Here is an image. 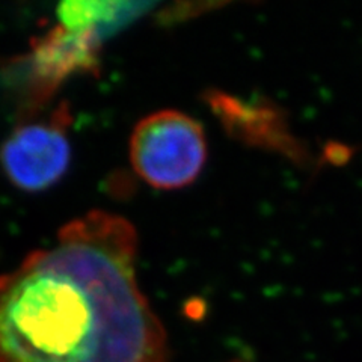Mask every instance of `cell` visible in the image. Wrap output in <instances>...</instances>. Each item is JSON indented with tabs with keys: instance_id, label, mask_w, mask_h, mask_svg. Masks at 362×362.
Masks as SVG:
<instances>
[{
	"instance_id": "6da1fadb",
	"label": "cell",
	"mask_w": 362,
	"mask_h": 362,
	"mask_svg": "<svg viewBox=\"0 0 362 362\" xmlns=\"http://www.w3.org/2000/svg\"><path fill=\"white\" fill-rule=\"evenodd\" d=\"M138 233L93 210L0 275V362H166L136 276Z\"/></svg>"
},
{
	"instance_id": "7a4b0ae2",
	"label": "cell",
	"mask_w": 362,
	"mask_h": 362,
	"mask_svg": "<svg viewBox=\"0 0 362 362\" xmlns=\"http://www.w3.org/2000/svg\"><path fill=\"white\" fill-rule=\"evenodd\" d=\"M129 156L133 171L146 185L160 190L183 189L206 165V133L185 112L157 110L134 126Z\"/></svg>"
},
{
	"instance_id": "3957f363",
	"label": "cell",
	"mask_w": 362,
	"mask_h": 362,
	"mask_svg": "<svg viewBox=\"0 0 362 362\" xmlns=\"http://www.w3.org/2000/svg\"><path fill=\"white\" fill-rule=\"evenodd\" d=\"M66 107L50 119L28 121L17 126L0 146V166L5 177L21 192L40 194L58 185L71 163Z\"/></svg>"
},
{
	"instance_id": "277c9868",
	"label": "cell",
	"mask_w": 362,
	"mask_h": 362,
	"mask_svg": "<svg viewBox=\"0 0 362 362\" xmlns=\"http://www.w3.org/2000/svg\"><path fill=\"white\" fill-rule=\"evenodd\" d=\"M107 37L100 29H68L56 26L33 41L26 56L28 105L33 115L59 86L76 74L98 71L101 41Z\"/></svg>"
},
{
	"instance_id": "5b68a950",
	"label": "cell",
	"mask_w": 362,
	"mask_h": 362,
	"mask_svg": "<svg viewBox=\"0 0 362 362\" xmlns=\"http://www.w3.org/2000/svg\"><path fill=\"white\" fill-rule=\"evenodd\" d=\"M206 100L228 132L237 133L246 141H254V144L299 153V146L294 144L286 122L279 118L275 107L249 106L251 109V113H249L247 106L242 101L218 93V90L207 94Z\"/></svg>"
},
{
	"instance_id": "8992f818",
	"label": "cell",
	"mask_w": 362,
	"mask_h": 362,
	"mask_svg": "<svg viewBox=\"0 0 362 362\" xmlns=\"http://www.w3.org/2000/svg\"><path fill=\"white\" fill-rule=\"evenodd\" d=\"M146 4L100 2V0H70L56 11L58 25L68 29H100L107 35L144 13Z\"/></svg>"
},
{
	"instance_id": "52a82bcc",
	"label": "cell",
	"mask_w": 362,
	"mask_h": 362,
	"mask_svg": "<svg viewBox=\"0 0 362 362\" xmlns=\"http://www.w3.org/2000/svg\"><path fill=\"white\" fill-rule=\"evenodd\" d=\"M235 362H240V361H235Z\"/></svg>"
}]
</instances>
